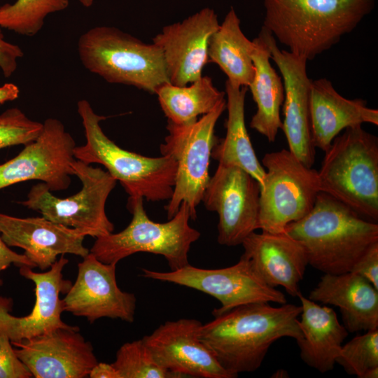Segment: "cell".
<instances>
[{
  "mask_svg": "<svg viewBox=\"0 0 378 378\" xmlns=\"http://www.w3.org/2000/svg\"><path fill=\"white\" fill-rule=\"evenodd\" d=\"M301 306L255 302L214 316L202 324L200 337L233 378L257 370L271 345L282 337H302Z\"/></svg>",
  "mask_w": 378,
  "mask_h": 378,
  "instance_id": "obj_1",
  "label": "cell"
},
{
  "mask_svg": "<svg viewBox=\"0 0 378 378\" xmlns=\"http://www.w3.org/2000/svg\"><path fill=\"white\" fill-rule=\"evenodd\" d=\"M284 232L304 248L309 265L323 274L350 272L362 255L378 242V224L333 197L320 192L304 217Z\"/></svg>",
  "mask_w": 378,
  "mask_h": 378,
  "instance_id": "obj_2",
  "label": "cell"
},
{
  "mask_svg": "<svg viewBox=\"0 0 378 378\" xmlns=\"http://www.w3.org/2000/svg\"><path fill=\"white\" fill-rule=\"evenodd\" d=\"M375 0H264L262 27L307 61L337 43L372 11Z\"/></svg>",
  "mask_w": 378,
  "mask_h": 378,
  "instance_id": "obj_3",
  "label": "cell"
},
{
  "mask_svg": "<svg viewBox=\"0 0 378 378\" xmlns=\"http://www.w3.org/2000/svg\"><path fill=\"white\" fill-rule=\"evenodd\" d=\"M77 111L84 127L85 143L76 146V160L103 165L130 198L143 197L152 202L171 198L176 174V162L172 157L150 158L123 149L103 132L100 122L106 118L97 114L88 101L80 100Z\"/></svg>",
  "mask_w": 378,
  "mask_h": 378,
  "instance_id": "obj_4",
  "label": "cell"
},
{
  "mask_svg": "<svg viewBox=\"0 0 378 378\" xmlns=\"http://www.w3.org/2000/svg\"><path fill=\"white\" fill-rule=\"evenodd\" d=\"M320 192L346 204L361 217L378 220V139L362 125L337 135L318 172Z\"/></svg>",
  "mask_w": 378,
  "mask_h": 378,
  "instance_id": "obj_5",
  "label": "cell"
},
{
  "mask_svg": "<svg viewBox=\"0 0 378 378\" xmlns=\"http://www.w3.org/2000/svg\"><path fill=\"white\" fill-rule=\"evenodd\" d=\"M78 52L87 70L110 83L155 94L169 82L161 50L114 27L86 31L78 39Z\"/></svg>",
  "mask_w": 378,
  "mask_h": 378,
  "instance_id": "obj_6",
  "label": "cell"
},
{
  "mask_svg": "<svg viewBox=\"0 0 378 378\" xmlns=\"http://www.w3.org/2000/svg\"><path fill=\"white\" fill-rule=\"evenodd\" d=\"M127 207L132 218L123 230L96 238L90 252L99 260L117 265L132 254L144 252L163 256L172 270L190 264L189 251L201 234L189 224L191 218L186 202L165 223L148 218L143 197H129Z\"/></svg>",
  "mask_w": 378,
  "mask_h": 378,
  "instance_id": "obj_7",
  "label": "cell"
},
{
  "mask_svg": "<svg viewBox=\"0 0 378 378\" xmlns=\"http://www.w3.org/2000/svg\"><path fill=\"white\" fill-rule=\"evenodd\" d=\"M225 108V99L211 112L190 124L176 125L167 121L168 134L160 150L162 155H169L176 162L173 193L164 208L168 219L176 214L183 202L188 205L190 218L196 219L197 207L210 178L209 162L216 143L215 126Z\"/></svg>",
  "mask_w": 378,
  "mask_h": 378,
  "instance_id": "obj_8",
  "label": "cell"
},
{
  "mask_svg": "<svg viewBox=\"0 0 378 378\" xmlns=\"http://www.w3.org/2000/svg\"><path fill=\"white\" fill-rule=\"evenodd\" d=\"M262 164L266 169L260 186L258 229L284 232L314 207L320 192L318 172L286 149L266 153Z\"/></svg>",
  "mask_w": 378,
  "mask_h": 378,
  "instance_id": "obj_9",
  "label": "cell"
},
{
  "mask_svg": "<svg viewBox=\"0 0 378 378\" xmlns=\"http://www.w3.org/2000/svg\"><path fill=\"white\" fill-rule=\"evenodd\" d=\"M71 166L74 175L82 183L78 192L66 198L57 197L43 183L31 187L26 200L20 203L38 211L44 218L99 237L112 233L114 225L106 213L108 197L117 181L99 167L75 159Z\"/></svg>",
  "mask_w": 378,
  "mask_h": 378,
  "instance_id": "obj_10",
  "label": "cell"
},
{
  "mask_svg": "<svg viewBox=\"0 0 378 378\" xmlns=\"http://www.w3.org/2000/svg\"><path fill=\"white\" fill-rule=\"evenodd\" d=\"M141 272L145 278L186 286L214 297L221 306L213 310V316L250 303H287L285 295L267 284L243 255L236 264L224 268L204 269L188 264L169 272L146 268Z\"/></svg>",
  "mask_w": 378,
  "mask_h": 378,
  "instance_id": "obj_11",
  "label": "cell"
},
{
  "mask_svg": "<svg viewBox=\"0 0 378 378\" xmlns=\"http://www.w3.org/2000/svg\"><path fill=\"white\" fill-rule=\"evenodd\" d=\"M260 185L243 169L218 164L209 178L202 200L217 213L218 242L236 246L258 229Z\"/></svg>",
  "mask_w": 378,
  "mask_h": 378,
  "instance_id": "obj_12",
  "label": "cell"
},
{
  "mask_svg": "<svg viewBox=\"0 0 378 378\" xmlns=\"http://www.w3.org/2000/svg\"><path fill=\"white\" fill-rule=\"evenodd\" d=\"M76 142L63 123L48 118L38 137L13 159L0 164V190L29 180H38L52 192L71 185Z\"/></svg>",
  "mask_w": 378,
  "mask_h": 378,
  "instance_id": "obj_13",
  "label": "cell"
},
{
  "mask_svg": "<svg viewBox=\"0 0 378 378\" xmlns=\"http://www.w3.org/2000/svg\"><path fill=\"white\" fill-rule=\"evenodd\" d=\"M68 259L61 255L45 272H36L28 266H20L21 276L35 284L36 300L32 311L24 316L10 314L12 300L0 297V335L7 336L12 343L20 342L60 328H71L62 321L64 311L60 294L66 293L72 284L63 279L62 270Z\"/></svg>",
  "mask_w": 378,
  "mask_h": 378,
  "instance_id": "obj_14",
  "label": "cell"
},
{
  "mask_svg": "<svg viewBox=\"0 0 378 378\" xmlns=\"http://www.w3.org/2000/svg\"><path fill=\"white\" fill-rule=\"evenodd\" d=\"M83 258L76 281L62 299L64 311L91 323L104 317L133 322L136 297L118 287L116 265L104 263L90 252Z\"/></svg>",
  "mask_w": 378,
  "mask_h": 378,
  "instance_id": "obj_15",
  "label": "cell"
},
{
  "mask_svg": "<svg viewBox=\"0 0 378 378\" xmlns=\"http://www.w3.org/2000/svg\"><path fill=\"white\" fill-rule=\"evenodd\" d=\"M195 318L167 321L142 339L156 361L175 377L233 378L200 337Z\"/></svg>",
  "mask_w": 378,
  "mask_h": 378,
  "instance_id": "obj_16",
  "label": "cell"
},
{
  "mask_svg": "<svg viewBox=\"0 0 378 378\" xmlns=\"http://www.w3.org/2000/svg\"><path fill=\"white\" fill-rule=\"evenodd\" d=\"M76 326L60 328L12 343L35 378H84L98 363L90 342Z\"/></svg>",
  "mask_w": 378,
  "mask_h": 378,
  "instance_id": "obj_17",
  "label": "cell"
},
{
  "mask_svg": "<svg viewBox=\"0 0 378 378\" xmlns=\"http://www.w3.org/2000/svg\"><path fill=\"white\" fill-rule=\"evenodd\" d=\"M219 25L214 10L206 7L164 27L153 38L162 53L170 83L183 86L202 76L209 39Z\"/></svg>",
  "mask_w": 378,
  "mask_h": 378,
  "instance_id": "obj_18",
  "label": "cell"
},
{
  "mask_svg": "<svg viewBox=\"0 0 378 378\" xmlns=\"http://www.w3.org/2000/svg\"><path fill=\"white\" fill-rule=\"evenodd\" d=\"M283 78L284 104L282 127L288 150L304 165L312 167L315 162L309 122L307 60L289 50H281L271 32L264 27L260 31Z\"/></svg>",
  "mask_w": 378,
  "mask_h": 378,
  "instance_id": "obj_19",
  "label": "cell"
},
{
  "mask_svg": "<svg viewBox=\"0 0 378 378\" xmlns=\"http://www.w3.org/2000/svg\"><path fill=\"white\" fill-rule=\"evenodd\" d=\"M0 235L5 244L24 251L28 259L41 270L49 269L59 255L84 258L87 234L78 229L52 222L43 216L18 218L0 213Z\"/></svg>",
  "mask_w": 378,
  "mask_h": 378,
  "instance_id": "obj_20",
  "label": "cell"
},
{
  "mask_svg": "<svg viewBox=\"0 0 378 378\" xmlns=\"http://www.w3.org/2000/svg\"><path fill=\"white\" fill-rule=\"evenodd\" d=\"M241 255L270 286H281L293 297L300 293V282L309 265L302 246L285 232L250 234L241 244Z\"/></svg>",
  "mask_w": 378,
  "mask_h": 378,
  "instance_id": "obj_21",
  "label": "cell"
},
{
  "mask_svg": "<svg viewBox=\"0 0 378 378\" xmlns=\"http://www.w3.org/2000/svg\"><path fill=\"white\" fill-rule=\"evenodd\" d=\"M309 112L314 146L324 153L345 129L363 123L378 125V110L362 99H349L326 78L310 80Z\"/></svg>",
  "mask_w": 378,
  "mask_h": 378,
  "instance_id": "obj_22",
  "label": "cell"
},
{
  "mask_svg": "<svg viewBox=\"0 0 378 378\" xmlns=\"http://www.w3.org/2000/svg\"><path fill=\"white\" fill-rule=\"evenodd\" d=\"M308 298L337 307L349 332L378 328V290L355 272L324 274Z\"/></svg>",
  "mask_w": 378,
  "mask_h": 378,
  "instance_id": "obj_23",
  "label": "cell"
},
{
  "mask_svg": "<svg viewBox=\"0 0 378 378\" xmlns=\"http://www.w3.org/2000/svg\"><path fill=\"white\" fill-rule=\"evenodd\" d=\"M301 302L298 325L302 337L296 341L302 360L308 366L325 373L333 370L336 358L349 335L333 309L298 294Z\"/></svg>",
  "mask_w": 378,
  "mask_h": 378,
  "instance_id": "obj_24",
  "label": "cell"
},
{
  "mask_svg": "<svg viewBox=\"0 0 378 378\" xmlns=\"http://www.w3.org/2000/svg\"><path fill=\"white\" fill-rule=\"evenodd\" d=\"M252 59L255 73L249 88L256 104L250 127L274 142L282 127L280 108L284 100V83L270 63V50L262 36L253 40Z\"/></svg>",
  "mask_w": 378,
  "mask_h": 378,
  "instance_id": "obj_25",
  "label": "cell"
},
{
  "mask_svg": "<svg viewBox=\"0 0 378 378\" xmlns=\"http://www.w3.org/2000/svg\"><path fill=\"white\" fill-rule=\"evenodd\" d=\"M247 87L225 82L227 118L226 134L211 150V158L218 164L237 166L262 185L265 170L254 151L245 124V98Z\"/></svg>",
  "mask_w": 378,
  "mask_h": 378,
  "instance_id": "obj_26",
  "label": "cell"
},
{
  "mask_svg": "<svg viewBox=\"0 0 378 378\" xmlns=\"http://www.w3.org/2000/svg\"><path fill=\"white\" fill-rule=\"evenodd\" d=\"M253 48V41L243 33L240 20L232 7L209 39L208 62L216 64L230 83L248 88L255 73Z\"/></svg>",
  "mask_w": 378,
  "mask_h": 378,
  "instance_id": "obj_27",
  "label": "cell"
},
{
  "mask_svg": "<svg viewBox=\"0 0 378 378\" xmlns=\"http://www.w3.org/2000/svg\"><path fill=\"white\" fill-rule=\"evenodd\" d=\"M155 94L167 121L176 125L195 122L225 99V92L218 90L206 76L183 86L165 83Z\"/></svg>",
  "mask_w": 378,
  "mask_h": 378,
  "instance_id": "obj_28",
  "label": "cell"
},
{
  "mask_svg": "<svg viewBox=\"0 0 378 378\" xmlns=\"http://www.w3.org/2000/svg\"><path fill=\"white\" fill-rule=\"evenodd\" d=\"M69 0H16L0 6V27L33 36L44 25L46 18L66 9Z\"/></svg>",
  "mask_w": 378,
  "mask_h": 378,
  "instance_id": "obj_29",
  "label": "cell"
},
{
  "mask_svg": "<svg viewBox=\"0 0 378 378\" xmlns=\"http://www.w3.org/2000/svg\"><path fill=\"white\" fill-rule=\"evenodd\" d=\"M112 364L120 378L175 377L156 361L143 339L122 344Z\"/></svg>",
  "mask_w": 378,
  "mask_h": 378,
  "instance_id": "obj_30",
  "label": "cell"
},
{
  "mask_svg": "<svg viewBox=\"0 0 378 378\" xmlns=\"http://www.w3.org/2000/svg\"><path fill=\"white\" fill-rule=\"evenodd\" d=\"M336 363L347 374L358 378L378 367V328L365 331L342 344Z\"/></svg>",
  "mask_w": 378,
  "mask_h": 378,
  "instance_id": "obj_31",
  "label": "cell"
},
{
  "mask_svg": "<svg viewBox=\"0 0 378 378\" xmlns=\"http://www.w3.org/2000/svg\"><path fill=\"white\" fill-rule=\"evenodd\" d=\"M42 129V122L31 120L20 108H8L0 114V149L26 145L35 140Z\"/></svg>",
  "mask_w": 378,
  "mask_h": 378,
  "instance_id": "obj_32",
  "label": "cell"
},
{
  "mask_svg": "<svg viewBox=\"0 0 378 378\" xmlns=\"http://www.w3.org/2000/svg\"><path fill=\"white\" fill-rule=\"evenodd\" d=\"M31 373L17 356L10 339L0 335V378H30Z\"/></svg>",
  "mask_w": 378,
  "mask_h": 378,
  "instance_id": "obj_33",
  "label": "cell"
},
{
  "mask_svg": "<svg viewBox=\"0 0 378 378\" xmlns=\"http://www.w3.org/2000/svg\"><path fill=\"white\" fill-rule=\"evenodd\" d=\"M350 272L360 275L378 290V242L362 255Z\"/></svg>",
  "mask_w": 378,
  "mask_h": 378,
  "instance_id": "obj_34",
  "label": "cell"
},
{
  "mask_svg": "<svg viewBox=\"0 0 378 378\" xmlns=\"http://www.w3.org/2000/svg\"><path fill=\"white\" fill-rule=\"evenodd\" d=\"M0 27V69L6 78L10 77L18 66V59L24 52L20 46L6 41Z\"/></svg>",
  "mask_w": 378,
  "mask_h": 378,
  "instance_id": "obj_35",
  "label": "cell"
},
{
  "mask_svg": "<svg viewBox=\"0 0 378 378\" xmlns=\"http://www.w3.org/2000/svg\"><path fill=\"white\" fill-rule=\"evenodd\" d=\"M13 264L19 267L20 266L36 267L24 254L18 253L10 249L2 240L0 235V274ZM2 285L3 281L0 278V288Z\"/></svg>",
  "mask_w": 378,
  "mask_h": 378,
  "instance_id": "obj_36",
  "label": "cell"
},
{
  "mask_svg": "<svg viewBox=\"0 0 378 378\" xmlns=\"http://www.w3.org/2000/svg\"><path fill=\"white\" fill-rule=\"evenodd\" d=\"M90 378H120L117 369L112 363H97L91 370Z\"/></svg>",
  "mask_w": 378,
  "mask_h": 378,
  "instance_id": "obj_37",
  "label": "cell"
},
{
  "mask_svg": "<svg viewBox=\"0 0 378 378\" xmlns=\"http://www.w3.org/2000/svg\"><path fill=\"white\" fill-rule=\"evenodd\" d=\"M19 94L20 90L16 85L10 83L4 84L0 87V104L16 99Z\"/></svg>",
  "mask_w": 378,
  "mask_h": 378,
  "instance_id": "obj_38",
  "label": "cell"
},
{
  "mask_svg": "<svg viewBox=\"0 0 378 378\" xmlns=\"http://www.w3.org/2000/svg\"><path fill=\"white\" fill-rule=\"evenodd\" d=\"M289 374L286 370L279 369L276 370L271 376L272 378H288L289 377Z\"/></svg>",
  "mask_w": 378,
  "mask_h": 378,
  "instance_id": "obj_39",
  "label": "cell"
},
{
  "mask_svg": "<svg viewBox=\"0 0 378 378\" xmlns=\"http://www.w3.org/2000/svg\"><path fill=\"white\" fill-rule=\"evenodd\" d=\"M378 377V367L372 368L368 370L362 378H377Z\"/></svg>",
  "mask_w": 378,
  "mask_h": 378,
  "instance_id": "obj_40",
  "label": "cell"
},
{
  "mask_svg": "<svg viewBox=\"0 0 378 378\" xmlns=\"http://www.w3.org/2000/svg\"><path fill=\"white\" fill-rule=\"evenodd\" d=\"M78 1L84 7L88 8V7H90L93 4L94 0H78Z\"/></svg>",
  "mask_w": 378,
  "mask_h": 378,
  "instance_id": "obj_41",
  "label": "cell"
}]
</instances>
